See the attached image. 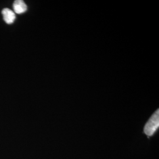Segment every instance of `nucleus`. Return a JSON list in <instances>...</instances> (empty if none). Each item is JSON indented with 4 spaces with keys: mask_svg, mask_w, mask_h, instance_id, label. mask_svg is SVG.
<instances>
[{
    "mask_svg": "<svg viewBox=\"0 0 159 159\" xmlns=\"http://www.w3.org/2000/svg\"><path fill=\"white\" fill-rule=\"evenodd\" d=\"M2 14L4 21L7 24H11L16 20V14L9 8H4L2 11Z\"/></svg>",
    "mask_w": 159,
    "mask_h": 159,
    "instance_id": "obj_2",
    "label": "nucleus"
},
{
    "mask_svg": "<svg viewBox=\"0 0 159 159\" xmlns=\"http://www.w3.org/2000/svg\"><path fill=\"white\" fill-rule=\"evenodd\" d=\"M13 9L14 13L21 14L27 11V7L25 4L24 1L22 0H16L14 2Z\"/></svg>",
    "mask_w": 159,
    "mask_h": 159,
    "instance_id": "obj_3",
    "label": "nucleus"
},
{
    "mask_svg": "<svg viewBox=\"0 0 159 159\" xmlns=\"http://www.w3.org/2000/svg\"><path fill=\"white\" fill-rule=\"evenodd\" d=\"M159 111L158 109L154 113L146 123L144 127V133L148 137L153 136L159 129Z\"/></svg>",
    "mask_w": 159,
    "mask_h": 159,
    "instance_id": "obj_1",
    "label": "nucleus"
}]
</instances>
